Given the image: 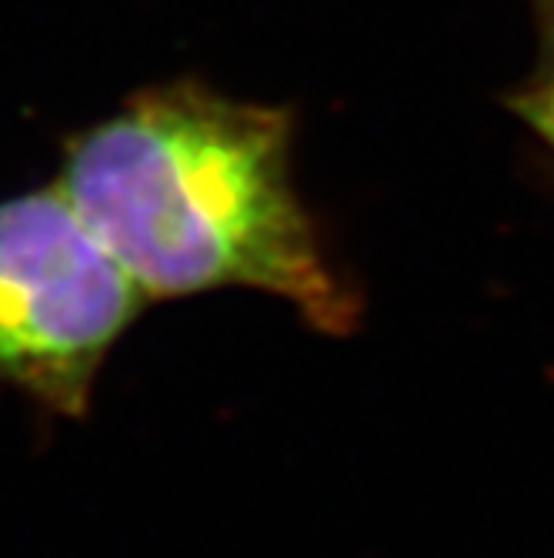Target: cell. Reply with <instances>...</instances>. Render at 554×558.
<instances>
[{"mask_svg": "<svg viewBox=\"0 0 554 558\" xmlns=\"http://www.w3.org/2000/svg\"><path fill=\"white\" fill-rule=\"evenodd\" d=\"M294 121L200 84L150 87L84 131L58 191L144 298L264 291L318 331L358 322L291 181Z\"/></svg>", "mask_w": 554, "mask_h": 558, "instance_id": "6da1fadb", "label": "cell"}, {"mask_svg": "<svg viewBox=\"0 0 554 558\" xmlns=\"http://www.w3.org/2000/svg\"><path fill=\"white\" fill-rule=\"evenodd\" d=\"M144 301L58 187L0 201V388L81 415Z\"/></svg>", "mask_w": 554, "mask_h": 558, "instance_id": "7a4b0ae2", "label": "cell"}, {"mask_svg": "<svg viewBox=\"0 0 554 558\" xmlns=\"http://www.w3.org/2000/svg\"><path fill=\"white\" fill-rule=\"evenodd\" d=\"M508 111L554 155V68H538L531 81L512 90Z\"/></svg>", "mask_w": 554, "mask_h": 558, "instance_id": "3957f363", "label": "cell"}, {"mask_svg": "<svg viewBox=\"0 0 554 558\" xmlns=\"http://www.w3.org/2000/svg\"><path fill=\"white\" fill-rule=\"evenodd\" d=\"M531 17H534L538 47H541L538 68H554V0H531Z\"/></svg>", "mask_w": 554, "mask_h": 558, "instance_id": "277c9868", "label": "cell"}]
</instances>
